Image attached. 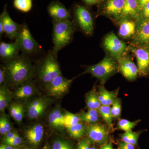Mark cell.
<instances>
[{"instance_id":"18","label":"cell","mask_w":149,"mask_h":149,"mask_svg":"<svg viewBox=\"0 0 149 149\" xmlns=\"http://www.w3.org/2000/svg\"><path fill=\"white\" fill-rule=\"evenodd\" d=\"M36 88L31 80L17 87L13 97L17 100H24L30 97L35 93Z\"/></svg>"},{"instance_id":"29","label":"cell","mask_w":149,"mask_h":149,"mask_svg":"<svg viewBox=\"0 0 149 149\" xmlns=\"http://www.w3.org/2000/svg\"><path fill=\"white\" fill-rule=\"evenodd\" d=\"M14 6L15 8L23 12H28L32 9V0H14Z\"/></svg>"},{"instance_id":"14","label":"cell","mask_w":149,"mask_h":149,"mask_svg":"<svg viewBox=\"0 0 149 149\" xmlns=\"http://www.w3.org/2000/svg\"><path fill=\"white\" fill-rule=\"evenodd\" d=\"M19 50L16 41L14 42L0 43V57L1 60L6 63L14 59L19 56Z\"/></svg>"},{"instance_id":"47","label":"cell","mask_w":149,"mask_h":149,"mask_svg":"<svg viewBox=\"0 0 149 149\" xmlns=\"http://www.w3.org/2000/svg\"><path fill=\"white\" fill-rule=\"evenodd\" d=\"M140 8H142L145 5L149 3V0H139Z\"/></svg>"},{"instance_id":"40","label":"cell","mask_w":149,"mask_h":149,"mask_svg":"<svg viewBox=\"0 0 149 149\" xmlns=\"http://www.w3.org/2000/svg\"><path fill=\"white\" fill-rule=\"evenodd\" d=\"M5 83V70L4 65H1L0 68V85Z\"/></svg>"},{"instance_id":"15","label":"cell","mask_w":149,"mask_h":149,"mask_svg":"<svg viewBox=\"0 0 149 149\" xmlns=\"http://www.w3.org/2000/svg\"><path fill=\"white\" fill-rule=\"evenodd\" d=\"M131 50L136 56L139 72L145 74L149 68V51L143 48H133Z\"/></svg>"},{"instance_id":"20","label":"cell","mask_w":149,"mask_h":149,"mask_svg":"<svg viewBox=\"0 0 149 149\" xmlns=\"http://www.w3.org/2000/svg\"><path fill=\"white\" fill-rule=\"evenodd\" d=\"M48 120L51 126L54 128H63L64 127V113H63L60 109H56L49 114Z\"/></svg>"},{"instance_id":"37","label":"cell","mask_w":149,"mask_h":149,"mask_svg":"<svg viewBox=\"0 0 149 149\" xmlns=\"http://www.w3.org/2000/svg\"><path fill=\"white\" fill-rule=\"evenodd\" d=\"M24 116V107L22 104L19 103L18 109L14 120L17 123H20L22 121Z\"/></svg>"},{"instance_id":"21","label":"cell","mask_w":149,"mask_h":149,"mask_svg":"<svg viewBox=\"0 0 149 149\" xmlns=\"http://www.w3.org/2000/svg\"><path fill=\"white\" fill-rule=\"evenodd\" d=\"M136 25L132 20L124 19L119 27V35L120 37L128 38L133 36L136 32Z\"/></svg>"},{"instance_id":"43","label":"cell","mask_w":149,"mask_h":149,"mask_svg":"<svg viewBox=\"0 0 149 149\" xmlns=\"http://www.w3.org/2000/svg\"><path fill=\"white\" fill-rule=\"evenodd\" d=\"M0 149H22L19 147L13 146L9 145H6V144H2L1 145Z\"/></svg>"},{"instance_id":"25","label":"cell","mask_w":149,"mask_h":149,"mask_svg":"<svg viewBox=\"0 0 149 149\" xmlns=\"http://www.w3.org/2000/svg\"><path fill=\"white\" fill-rule=\"evenodd\" d=\"M137 38L141 42L149 41V18L143 21L139 26Z\"/></svg>"},{"instance_id":"48","label":"cell","mask_w":149,"mask_h":149,"mask_svg":"<svg viewBox=\"0 0 149 149\" xmlns=\"http://www.w3.org/2000/svg\"><path fill=\"white\" fill-rule=\"evenodd\" d=\"M43 149H52V148H51L49 144H47V145H46L45 146H44Z\"/></svg>"},{"instance_id":"49","label":"cell","mask_w":149,"mask_h":149,"mask_svg":"<svg viewBox=\"0 0 149 149\" xmlns=\"http://www.w3.org/2000/svg\"><path fill=\"white\" fill-rule=\"evenodd\" d=\"M90 149H97L95 147V146H91V148H90Z\"/></svg>"},{"instance_id":"12","label":"cell","mask_w":149,"mask_h":149,"mask_svg":"<svg viewBox=\"0 0 149 149\" xmlns=\"http://www.w3.org/2000/svg\"><path fill=\"white\" fill-rule=\"evenodd\" d=\"M48 11L53 20L62 21L70 20V15L69 11L61 3L54 1L48 7Z\"/></svg>"},{"instance_id":"8","label":"cell","mask_w":149,"mask_h":149,"mask_svg":"<svg viewBox=\"0 0 149 149\" xmlns=\"http://www.w3.org/2000/svg\"><path fill=\"white\" fill-rule=\"evenodd\" d=\"M72 81L60 74L46 85V91L49 96L61 97L68 92Z\"/></svg>"},{"instance_id":"7","label":"cell","mask_w":149,"mask_h":149,"mask_svg":"<svg viewBox=\"0 0 149 149\" xmlns=\"http://www.w3.org/2000/svg\"><path fill=\"white\" fill-rule=\"evenodd\" d=\"M85 132L92 143L101 146L108 142L109 130L101 123L88 124L85 126Z\"/></svg>"},{"instance_id":"33","label":"cell","mask_w":149,"mask_h":149,"mask_svg":"<svg viewBox=\"0 0 149 149\" xmlns=\"http://www.w3.org/2000/svg\"><path fill=\"white\" fill-rule=\"evenodd\" d=\"M80 120L83 122L88 124H95L98 123L100 121V116L92 115L87 112H84L79 115Z\"/></svg>"},{"instance_id":"22","label":"cell","mask_w":149,"mask_h":149,"mask_svg":"<svg viewBox=\"0 0 149 149\" xmlns=\"http://www.w3.org/2000/svg\"><path fill=\"white\" fill-rule=\"evenodd\" d=\"M140 8L139 0H125L121 17H134Z\"/></svg>"},{"instance_id":"42","label":"cell","mask_w":149,"mask_h":149,"mask_svg":"<svg viewBox=\"0 0 149 149\" xmlns=\"http://www.w3.org/2000/svg\"><path fill=\"white\" fill-rule=\"evenodd\" d=\"M143 15L144 17L146 18H149V3L143 7Z\"/></svg>"},{"instance_id":"31","label":"cell","mask_w":149,"mask_h":149,"mask_svg":"<svg viewBox=\"0 0 149 149\" xmlns=\"http://www.w3.org/2000/svg\"><path fill=\"white\" fill-rule=\"evenodd\" d=\"M79 116L69 112L64 113V127L68 128L80 122Z\"/></svg>"},{"instance_id":"2","label":"cell","mask_w":149,"mask_h":149,"mask_svg":"<svg viewBox=\"0 0 149 149\" xmlns=\"http://www.w3.org/2000/svg\"><path fill=\"white\" fill-rule=\"evenodd\" d=\"M53 50L57 55L59 51L71 42L74 32V24L70 20H53Z\"/></svg>"},{"instance_id":"32","label":"cell","mask_w":149,"mask_h":149,"mask_svg":"<svg viewBox=\"0 0 149 149\" xmlns=\"http://www.w3.org/2000/svg\"><path fill=\"white\" fill-rule=\"evenodd\" d=\"M122 104L121 100L116 98L111 104V112L113 119L116 120L120 118L121 113Z\"/></svg>"},{"instance_id":"13","label":"cell","mask_w":149,"mask_h":149,"mask_svg":"<svg viewBox=\"0 0 149 149\" xmlns=\"http://www.w3.org/2000/svg\"><path fill=\"white\" fill-rule=\"evenodd\" d=\"M0 21L2 22L4 33L10 40H14L21 25L17 24L11 18L6 7L0 16Z\"/></svg>"},{"instance_id":"46","label":"cell","mask_w":149,"mask_h":149,"mask_svg":"<svg viewBox=\"0 0 149 149\" xmlns=\"http://www.w3.org/2000/svg\"><path fill=\"white\" fill-rule=\"evenodd\" d=\"M100 1V0H84V1L89 5L95 4L96 3H98Z\"/></svg>"},{"instance_id":"39","label":"cell","mask_w":149,"mask_h":149,"mask_svg":"<svg viewBox=\"0 0 149 149\" xmlns=\"http://www.w3.org/2000/svg\"><path fill=\"white\" fill-rule=\"evenodd\" d=\"M118 148L119 149H135V146L132 144L125 143L122 141L118 143Z\"/></svg>"},{"instance_id":"35","label":"cell","mask_w":149,"mask_h":149,"mask_svg":"<svg viewBox=\"0 0 149 149\" xmlns=\"http://www.w3.org/2000/svg\"><path fill=\"white\" fill-rule=\"evenodd\" d=\"M3 143L9 145L13 146L19 147L22 143V139L19 135L10 139V140H3Z\"/></svg>"},{"instance_id":"5","label":"cell","mask_w":149,"mask_h":149,"mask_svg":"<svg viewBox=\"0 0 149 149\" xmlns=\"http://www.w3.org/2000/svg\"><path fill=\"white\" fill-rule=\"evenodd\" d=\"M19 50L24 54L31 55L39 51L40 46L33 38L25 24H22L15 39Z\"/></svg>"},{"instance_id":"36","label":"cell","mask_w":149,"mask_h":149,"mask_svg":"<svg viewBox=\"0 0 149 149\" xmlns=\"http://www.w3.org/2000/svg\"><path fill=\"white\" fill-rule=\"evenodd\" d=\"M92 142L88 138L82 139L77 144V149H90Z\"/></svg>"},{"instance_id":"16","label":"cell","mask_w":149,"mask_h":149,"mask_svg":"<svg viewBox=\"0 0 149 149\" xmlns=\"http://www.w3.org/2000/svg\"><path fill=\"white\" fill-rule=\"evenodd\" d=\"M44 133L42 125L37 123L26 130L25 136L29 143L34 146H38L42 139Z\"/></svg>"},{"instance_id":"4","label":"cell","mask_w":149,"mask_h":149,"mask_svg":"<svg viewBox=\"0 0 149 149\" xmlns=\"http://www.w3.org/2000/svg\"><path fill=\"white\" fill-rule=\"evenodd\" d=\"M118 70V63L111 57L106 56L97 64L88 66L83 74L90 73L93 77L104 83Z\"/></svg>"},{"instance_id":"34","label":"cell","mask_w":149,"mask_h":149,"mask_svg":"<svg viewBox=\"0 0 149 149\" xmlns=\"http://www.w3.org/2000/svg\"><path fill=\"white\" fill-rule=\"evenodd\" d=\"M52 149H73V147L68 141L57 139L54 141Z\"/></svg>"},{"instance_id":"30","label":"cell","mask_w":149,"mask_h":149,"mask_svg":"<svg viewBox=\"0 0 149 149\" xmlns=\"http://www.w3.org/2000/svg\"><path fill=\"white\" fill-rule=\"evenodd\" d=\"M140 121L141 120H138L132 122L125 119H121L118 123L117 127L120 130L127 132L132 130Z\"/></svg>"},{"instance_id":"10","label":"cell","mask_w":149,"mask_h":149,"mask_svg":"<svg viewBox=\"0 0 149 149\" xmlns=\"http://www.w3.org/2000/svg\"><path fill=\"white\" fill-rule=\"evenodd\" d=\"M50 103L49 99L40 97L29 102L27 105V114L29 119H36L43 114Z\"/></svg>"},{"instance_id":"23","label":"cell","mask_w":149,"mask_h":149,"mask_svg":"<svg viewBox=\"0 0 149 149\" xmlns=\"http://www.w3.org/2000/svg\"><path fill=\"white\" fill-rule=\"evenodd\" d=\"M85 102L88 109L98 110L101 106L99 100L98 93L95 89H93L87 93L85 97Z\"/></svg>"},{"instance_id":"9","label":"cell","mask_w":149,"mask_h":149,"mask_svg":"<svg viewBox=\"0 0 149 149\" xmlns=\"http://www.w3.org/2000/svg\"><path fill=\"white\" fill-rule=\"evenodd\" d=\"M74 16L79 27L86 35H92L94 30L93 17L89 11L84 6H78L74 10Z\"/></svg>"},{"instance_id":"50","label":"cell","mask_w":149,"mask_h":149,"mask_svg":"<svg viewBox=\"0 0 149 149\" xmlns=\"http://www.w3.org/2000/svg\"><path fill=\"white\" fill-rule=\"evenodd\" d=\"M148 49L149 51V44L148 45Z\"/></svg>"},{"instance_id":"26","label":"cell","mask_w":149,"mask_h":149,"mask_svg":"<svg viewBox=\"0 0 149 149\" xmlns=\"http://www.w3.org/2000/svg\"><path fill=\"white\" fill-rule=\"evenodd\" d=\"M67 129L70 136L74 139H80L86 134L85 126L80 122L67 128Z\"/></svg>"},{"instance_id":"11","label":"cell","mask_w":149,"mask_h":149,"mask_svg":"<svg viewBox=\"0 0 149 149\" xmlns=\"http://www.w3.org/2000/svg\"><path fill=\"white\" fill-rule=\"evenodd\" d=\"M118 70L128 80H136L139 72L138 66L128 56H123L117 60Z\"/></svg>"},{"instance_id":"24","label":"cell","mask_w":149,"mask_h":149,"mask_svg":"<svg viewBox=\"0 0 149 149\" xmlns=\"http://www.w3.org/2000/svg\"><path fill=\"white\" fill-rule=\"evenodd\" d=\"M12 95L9 91L6 84L1 85L0 88V111L1 112L4 111L5 109L8 106Z\"/></svg>"},{"instance_id":"3","label":"cell","mask_w":149,"mask_h":149,"mask_svg":"<svg viewBox=\"0 0 149 149\" xmlns=\"http://www.w3.org/2000/svg\"><path fill=\"white\" fill-rule=\"evenodd\" d=\"M57 55L53 50L50 51L40 62L38 70L39 79L46 85L61 74Z\"/></svg>"},{"instance_id":"17","label":"cell","mask_w":149,"mask_h":149,"mask_svg":"<svg viewBox=\"0 0 149 149\" xmlns=\"http://www.w3.org/2000/svg\"><path fill=\"white\" fill-rule=\"evenodd\" d=\"M125 0H107L105 11L108 15L118 19L122 15Z\"/></svg>"},{"instance_id":"45","label":"cell","mask_w":149,"mask_h":149,"mask_svg":"<svg viewBox=\"0 0 149 149\" xmlns=\"http://www.w3.org/2000/svg\"><path fill=\"white\" fill-rule=\"evenodd\" d=\"M0 133L1 135L5 136L7 132L3 124L2 121H0Z\"/></svg>"},{"instance_id":"51","label":"cell","mask_w":149,"mask_h":149,"mask_svg":"<svg viewBox=\"0 0 149 149\" xmlns=\"http://www.w3.org/2000/svg\"><path fill=\"white\" fill-rule=\"evenodd\" d=\"M147 72H149V68L148 69V71H147Z\"/></svg>"},{"instance_id":"27","label":"cell","mask_w":149,"mask_h":149,"mask_svg":"<svg viewBox=\"0 0 149 149\" xmlns=\"http://www.w3.org/2000/svg\"><path fill=\"white\" fill-rule=\"evenodd\" d=\"M141 134V132H133L131 130L120 134V136L121 141L132 144L135 146L138 144V140Z\"/></svg>"},{"instance_id":"1","label":"cell","mask_w":149,"mask_h":149,"mask_svg":"<svg viewBox=\"0 0 149 149\" xmlns=\"http://www.w3.org/2000/svg\"><path fill=\"white\" fill-rule=\"evenodd\" d=\"M6 85L18 87L31 80L35 76V70L29 59L24 54L19 56L5 63Z\"/></svg>"},{"instance_id":"19","label":"cell","mask_w":149,"mask_h":149,"mask_svg":"<svg viewBox=\"0 0 149 149\" xmlns=\"http://www.w3.org/2000/svg\"><path fill=\"white\" fill-rule=\"evenodd\" d=\"M118 89L113 91L107 90L103 86H101L98 92L99 100L101 105H111L113 102L117 98Z\"/></svg>"},{"instance_id":"44","label":"cell","mask_w":149,"mask_h":149,"mask_svg":"<svg viewBox=\"0 0 149 149\" xmlns=\"http://www.w3.org/2000/svg\"><path fill=\"white\" fill-rule=\"evenodd\" d=\"M99 149H113L111 142H108L102 145Z\"/></svg>"},{"instance_id":"41","label":"cell","mask_w":149,"mask_h":149,"mask_svg":"<svg viewBox=\"0 0 149 149\" xmlns=\"http://www.w3.org/2000/svg\"><path fill=\"white\" fill-rule=\"evenodd\" d=\"M18 134L15 131H11L6 133L5 136H4L3 140H10L15 137V136H18Z\"/></svg>"},{"instance_id":"6","label":"cell","mask_w":149,"mask_h":149,"mask_svg":"<svg viewBox=\"0 0 149 149\" xmlns=\"http://www.w3.org/2000/svg\"><path fill=\"white\" fill-rule=\"evenodd\" d=\"M103 45L112 57L117 60L123 56L128 49L125 43L113 33H110L105 37Z\"/></svg>"},{"instance_id":"28","label":"cell","mask_w":149,"mask_h":149,"mask_svg":"<svg viewBox=\"0 0 149 149\" xmlns=\"http://www.w3.org/2000/svg\"><path fill=\"white\" fill-rule=\"evenodd\" d=\"M100 116L109 126L112 125L113 118L111 112V106L101 105L98 110Z\"/></svg>"},{"instance_id":"52","label":"cell","mask_w":149,"mask_h":149,"mask_svg":"<svg viewBox=\"0 0 149 149\" xmlns=\"http://www.w3.org/2000/svg\"><path fill=\"white\" fill-rule=\"evenodd\" d=\"M119 149V148H118V149Z\"/></svg>"},{"instance_id":"38","label":"cell","mask_w":149,"mask_h":149,"mask_svg":"<svg viewBox=\"0 0 149 149\" xmlns=\"http://www.w3.org/2000/svg\"><path fill=\"white\" fill-rule=\"evenodd\" d=\"M0 121L2 122L6 130L7 133L11 131L12 128L10 122L9 120L8 116L6 115H3L1 116Z\"/></svg>"}]
</instances>
